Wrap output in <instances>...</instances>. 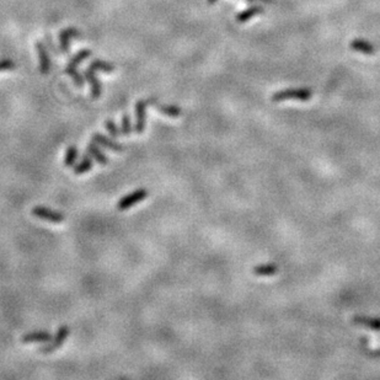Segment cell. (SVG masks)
Segmentation results:
<instances>
[{
    "label": "cell",
    "mask_w": 380,
    "mask_h": 380,
    "mask_svg": "<svg viewBox=\"0 0 380 380\" xmlns=\"http://www.w3.org/2000/svg\"><path fill=\"white\" fill-rule=\"evenodd\" d=\"M69 335H70V327H69V326H60L58 328V331H57L56 336H53L52 340L46 342V345H44V346L40 347L37 351L40 352V353H43V354L53 353L56 349H58L59 347H62L63 343H64V341L68 339Z\"/></svg>",
    "instance_id": "6da1fadb"
},
{
    "label": "cell",
    "mask_w": 380,
    "mask_h": 380,
    "mask_svg": "<svg viewBox=\"0 0 380 380\" xmlns=\"http://www.w3.org/2000/svg\"><path fill=\"white\" fill-rule=\"evenodd\" d=\"M31 213H32V216L35 217V218H38V219H42V220H47V222L56 223V224H58V223H62L63 220L65 219V216L62 212L51 209V208H47V207H41V206L34 207V208H32Z\"/></svg>",
    "instance_id": "7a4b0ae2"
},
{
    "label": "cell",
    "mask_w": 380,
    "mask_h": 380,
    "mask_svg": "<svg viewBox=\"0 0 380 380\" xmlns=\"http://www.w3.org/2000/svg\"><path fill=\"white\" fill-rule=\"evenodd\" d=\"M148 195H149V192H148L146 188L137 189V191L132 192V194L127 195L123 198H121V200L118 201V203H117V209L121 210V212L129 209V208H132L137 203H139L140 201L146 200V198L148 197Z\"/></svg>",
    "instance_id": "3957f363"
},
{
    "label": "cell",
    "mask_w": 380,
    "mask_h": 380,
    "mask_svg": "<svg viewBox=\"0 0 380 380\" xmlns=\"http://www.w3.org/2000/svg\"><path fill=\"white\" fill-rule=\"evenodd\" d=\"M74 38H83V34L80 30L75 27H68L60 31L59 34V46L63 53H68L70 51V41Z\"/></svg>",
    "instance_id": "277c9868"
},
{
    "label": "cell",
    "mask_w": 380,
    "mask_h": 380,
    "mask_svg": "<svg viewBox=\"0 0 380 380\" xmlns=\"http://www.w3.org/2000/svg\"><path fill=\"white\" fill-rule=\"evenodd\" d=\"M149 106L147 100H139L135 104V125L134 129L138 134H141L147 126V108Z\"/></svg>",
    "instance_id": "5b68a950"
},
{
    "label": "cell",
    "mask_w": 380,
    "mask_h": 380,
    "mask_svg": "<svg viewBox=\"0 0 380 380\" xmlns=\"http://www.w3.org/2000/svg\"><path fill=\"white\" fill-rule=\"evenodd\" d=\"M312 98V91L307 89H299V90H286V91H280L273 96V101H284V100H309Z\"/></svg>",
    "instance_id": "8992f818"
},
{
    "label": "cell",
    "mask_w": 380,
    "mask_h": 380,
    "mask_svg": "<svg viewBox=\"0 0 380 380\" xmlns=\"http://www.w3.org/2000/svg\"><path fill=\"white\" fill-rule=\"evenodd\" d=\"M91 141H95L96 144L99 146L107 148V149L113 150V152H125L126 148L122 146V144L118 143V141L113 140L112 138L107 137V135L101 134V133H93L91 137Z\"/></svg>",
    "instance_id": "52a82bcc"
},
{
    "label": "cell",
    "mask_w": 380,
    "mask_h": 380,
    "mask_svg": "<svg viewBox=\"0 0 380 380\" xmlns=\"http://www.w3.org/2000/svg\"><path fill=\"white\" fill-rule=\"evenodd\" d=\"M148 104H149V106H153L155 108H158L159 111L162 114H165V116H169V117H174V118H176V117H180L181 116V108L179 106H175V105H164V104H160L159 102L158 99L155 98H150L148 99Z\"/></svg>",
    "instance_id": "ba28073f"
},
{
    "label": "cell",
    "mask_w": 380,
    "mask_h": 380,
    "mask_svg": "<svg viewBox=\"0 0 380 380\" xmlns=\"http://www.w3.org/2000/svg\"><path fill=\"white\" fill-rule=\"evenodd\" d=\"M36 51H37L38 59H40V72L41 74L46 75L51 70V57L47 47L42 42L36 43Z\"/></svg>",
    "instance_id": "9c48e42d"
},
{
    "label": "cell",
    "mask_w": 380,
    "mask_h": 380,
    "mask_svg": "<svg viewBox=\"0 0 380 380\" xmlns=\"http://www.w3.org/2000/svg\"><path fill=\"white\" fill-rule=\"evenodd\" d=\"M84 78L87 80V83L90 84V89H91V98L92 99H99L101 96L102 92V86L101 81L98 79L95 73H93L92 69L87 68L84 72Z\"/></svg>",
    "instance_id": "30bf717a"
},
{
    "label": "cell",
    "mask_w": 380,
    "mask_h": 380,
    "mask_svg": "<svg viewBox=\"0 0 380 380\" xmlns=\"http://www.w3.org/2000/svg\"><path fill=\"white\" fill-rule=\"evenodd\" d=\"M52 335L48 331H35V332L25 334L21 337V342L22 343H46L48 341L52 340Z\"/></svg>",
    "instance_id": "8fae6325"
},
{
    "label": "cell",
    "mask_w": 380,
    "mask_h": 380,
    "mask_svg": "<svg viewBox=\"0 0 380 380\" xmlns=\"http://www.w3.org/2000/svg\"><path fill=\"white\" fill-rule=\"evenodd\" d=\"M86 153L89 154L91 158L95 159L96 161L99 162L100 165H107L108 162H110V160H108V158L106 155H105L104 152L99 148V144H96L95 141H91V143L89 144L86 148Z\"/></svg>",
    "instance_id": "7c38bea8"
},
{
    "label": "cell",
    "mask_w": 380,
    "mask_h": 380,
    "mask_svg": "<svg viewBox=\"0 0 380 380\" xmlns=\"http://www.w3.org/2000/svg\"><path fill=\"white\" fill-rule=\"evenodd\" d=\"M353 324L373 328L375 331H380V319L368 318V316H355V318H353Z\"/></svg>",
    "instance_id": "4fadbf2b"
},
{
    "label": "cell",
    "mask_w": 380,
    "mask_h": 380,
    "mask_svg": "<svg viewBox=\"0 0 380 380\" xmlns=\"http://www.w3.org/2000/svg\"><path fill=\"white\" fill-rule=\"evenodd\" d=\"M93 167V161L91 159V156L89 155V154H85L83 158V160H81L79 164H75L73 169H74V174L75 175H83L87 173V171H90Z\"/></svg>",
    "instance_id": "5bb4252c"
},
{
    "label": "cell",
    "mask_w": 380,
    "mask_h": 380,
    "mask_svg": "<svg viewBox=\"0 0 380 380\" xmlns=\"http://www.w3.org/2000/svg\"><path fill=\"white\" fill-rule=\"evenodd\" d=\"M89 68L92 69L93 72L98 70V72H105V73H112V72L116 70V65L110 62H105V60H102V59L93 60V62H91V64H90Z\"/></svg>",
    "instance_id": "9a60e30c"
},
{
    "label": "cell",
    "mask_w": 380,
    "mask_h": 380,
    "mask_svg": "<svg viewBox=\"0 0 380 380\" xmlns=\"http://www.w3.org/2000/svg\"><path fill=\"white\" fill-rule=\"evenodd\" d=\"M78 156H79V150L75 146H70L67 148L64 155V165L67 168H73L77 164Z\"/></svg>",
    "instance_id": "2e32d148"
},
{
    "label": "cell",
    "mask_w": 380,
    "mask_h": 380,
    "mask_svg": "<svg viewBox=\"0 0 380 380\" xmlns=\"http://www.w3.org/2000/svg\"><path fill=\"white\" fill-rule=\"evenodd\" d=\"M65 73H67L69 77L73 79L75 86H78L79 89H81V87L84 86V77L79 73V70H78V67H74V65H69L68 64L67 69H65Z\"/></svg>",
    "instance_id": "e0dca14e"
},
{
    "label": "cell",
    "mask_w": 380,
    "mask_h": 380,
    "mask_svg": "<svg viewBox=\"0 0 380 380\" xmlns=\"http://www.w3.org/2000/svg\"><path fill=\"white\" fill-rule=\"evenodd\" d=\"M277 271H278V267L276 265H260L253 268V273L256 276H272L277 273Z\"/></svg>",
    "instance_id": "ac0fdd59"
},
{
    "label": "cell",
    "mask_w": 380,
    "mask_h": 380,
    "mask_svg": "<svg viewBox=\"0 0 380 380\" xmlns=\"http://www.w3.org/2000/svg\"><path fill=\"white\" fill-rule=\"evenodd\" d=\"M91 54H92V52L90 50H81L77 54H75L73 58L70 59V62H69V65H74V67H78V65H79L80 63L83 62V60L90 58V57H91Z\"/></svg>",
    "instance_id": "d6986e66"
},
{
    "label": "cell",
    "mask_w": 380,
    "mask_h": 380,
    "mask_svg": "<svg viewBox=\"0 0 380 380\" xmlns=\"http://www.w3.org/2000/svg\"><path fill=\"white\" fill-rule=\"evenodd\" d=\"M132 131H133V127H132L131 117L125 113L122 116V122H121V132H122V135L128 137L132 134Z\"/></svg>",
    "instance_id": "ffe728a7"
},
{
    "label": "cell",
    "mask_w": 380,
    "mask_h": 380,
    "mask_svg": "<svg viewBox=\"0 0 380 380\" xmlns=\"http://www.w3.org/2000/svg\"><path fill=\"white\" fill-rule=\"evenodd\" d=\"M105 128L107 129L108 133L111 134V137L112 138H118L122 135V132H121V129L117 127L116 122L112 120H107L106 122H105Z\"/></svg>",
    "instance_id": "44dd1931"
},
{
    "label": "cell",
    "mask_w": 380,
    "mask_h": 380,
    "mask_svg": "<svg viewBox=\"0 0 380 380\" xmlns=\"http://www.w3.org/2000/svg\"><path fill=\"white\" fill-rule=\"evenodd\" d=\"M15 63L11 59H2L0 60V72L3 70H13L15 69Z\"/></svg>",
    "instance_id": "7402d4cb"
},
{
    "label": "cell",
    "mask_w": 380,
    "mask_h": 380,
    "mask_svg": "<svg viewBox=\"0 0 380 380\" xmlns=\"http://www.w3.org/2000/svg\"><path fill=\"white\" fill-rule=\"evenodd\" d=\"M368 354L372 355V357H380V348L374 349L372 352H368Z\"/></svg>",
    "instance_id": "603a6c76"
},
{
    "label": "cell",
    "mask_w": 380,
    "mask_h": 380,
    "mask_svg": "<svg viewBox=\"0 0 380 380\" xmlns=\"http://www.w3.org/2000/svg\"><path fill=\"white\" fill-rule=\"evenodd\" d=\"M207 2H208V4H209V5H212V4H214V3H217V2H218V0H207Z\"/></svg>",
    "instance_id": "cb8c5ba5"
}]
</instances>
